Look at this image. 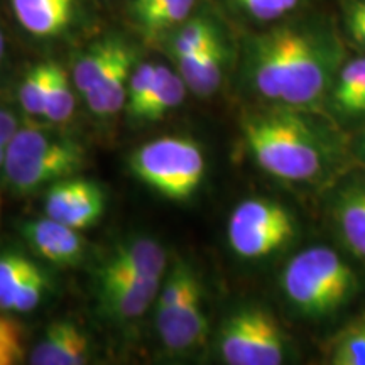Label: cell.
<instances>
[{"label": "cell", "mask_w": 365, "mask_h": 365, "mask_svg": "<svg viewBox=\"0 0 365 365\" xmlns=\"http://www.w3.org/2000/svg\"><path fill=\"white\" fill-rule=\"evenodd\" d=\"M244 135L255 163L274 178L308 182L325 175V140L303 117L296 115V108L254 113L244 122Z\"/></svg>", "instance_id": "cell-1"}, {"label": "cell", "mask_w": 365, "mask_h": 365, "mask_svg": "<svg viewBox=\"0 0 365 365\" xmlns=\"http://www.w3.org/2000/svg\"><path fill=\"white\" fill-rule=\"evenodd\" d=\"M282 291L301 314L325 318L340 312L355 294L357 276L336 250L314 245L287 262Z\"/></svg>", "instance_id": "cell-2"}, {"label": "cell", "mask_w": 365, "mask_h": 365, "mask_svg": "<svg viewBox=\"0 0 365 365\" xmlns=\"http://www.w3.org/2000/svg\"><path fill=\"white\" fill-rule=\"evenodd\" d=\"M85 164V150L75 140L24 127L6 145L4 175L17 193H33L65 180Z\"/></svg>", "instance_id": "cell-3"}, {"label": "cell", "mask_w": 365, "mask_h": 365, "mask_svg": "<svg viewBox=\"0 0 365 365\" xmlns=\"http://www.w3.org/2000/svg\"><path fill=\"white\" fill-rule=\"evenodd\" d=\"M339 48L309 31L287 26L284 80L279 103L309 108L322 102L335 83Z\"/></svg>", "instance_id": "cell-4"}, {"label": "cell", "mask_w": 365, "mask_h": 365, "mask_svg": "<svg viewBox=\"0 0 365 365\" xmlns=\"http://www.w3.org/2000/svg\"><path fill=\"white\" fill-rule=\"evenodd\" d=\"M132 173L164 198L186 200L202 185L205 158L185 137H161L140 145L130 158Z\"/></svg>", "instance_id": "cell-5"}, {"label": "cell", "mask_w": 365, "mask_h": 365, "mask_svg": "<svg viewBox=\"0 0 365 365\" xmlns=\"http://www.w3.org/2000/svg\"><path fill=\"white\" fill-rule=\"evenodd\" d=\"M294 235L293 215L272 200H245L237 205L228 220L230 247L244 259L267 257L289 244Z\"/></svg>", "instance_id": "cell-6"}, {"label": "cell", "mask_w": 365, "mask_h": 365, "mask_svg": "<svg viewBox=\"0 0 365 365\" xmlns=\"http://www.w3.org/2000/svg\"><path fill=\"white\" fill-rule=\"evenodd\" d=\"M218 346L230 365H279L287 349L276 318L255 307L239 309L223 323Z\"/></svg>", "instance_id": "cell-7"}, {"label": "cell", "mask_w": 365, "mask_h": 365, "mask_svg": "<svg viewBox=\"0 0 365 365\" xmlns=\"http://www.w3.org/2000/svg\"><path fill=\"white\" fill-rule=\"evenodd\" d=\"M158 331L173 352H185L205 339L208 330L198 277L166 286L158 296Z\"/></svg>", "instance_id": "cell-8"}, {"label": "cell", "mask_w": 365, "mask_h": 365, "mask_svg": "<svg viewBox=\"0 0 365 365\" xmlns=\"http://www.w3.org/2000/svg\"><path fill=\"white\" fill-rule=\"evenodd\" d=\"M46 215L76 230L95 225L103 215L105 196L97 182L65 178L53 182L44 202Z\"/></svg>", "instance_id": "cell-9"}, {"label": "cell", "mask_w": 365, "mask_h": 365, "mask_svg": "<svg viewBox=\"0 0 365 365\" xmlns=\"http://www.w3.org/2000/svg\"><path fill=\"white\" fill-rule=\"evenodd\" d=\"M161 291V279L127 276L118 272H100V303L117 318L132 319L148 312Z\"/></svg>", "instance_id": "cell-10"}, {"label": "cell", "mask_w": 365, "mask_h": 365, "mask_svg": "<svg viewBox=\"0 0 365 365\" xmlns=\"http://www.w3.org/2000/svg\"><path fill=\"white\" fill-rule=\"evenodd\" d=\"M24 237L29 245L46 261L58 266H75L85 252V242L76 228L54 218H39L27 222Z\"/></svg>", "instance_id": "cell-11"}, {"label": "cell", "mask_w": 365, "mask_h": 365, "mask_svg": "<svg viewBox=\"0 0 365 365\" xmlns=\"http://www.w3.org/2000/svg\"><path fill=\"white\" fill-rule=\"evenodd\" d=\"M88 339L68 322L53 323L31 354L34 365H81L88 362Z\"/></svg>", "instance_id": "cell-12"}, {"label": "cell", "mask_w": 365, "mask_h": 365, "mask_svg": "<svg viewBox=\"0 0 365 365\" xmlns=\"http://www.w3.org/2000/svg\"><path fill=\"white\" fill-rule=\"evenodd\" d=\"M11 4L19 24L38 38L65 33L75 14V0H11Z\"/></svg>", "instance_id": "cell-13"}, {"label": "cell", "mask_w": 365, "mask_h": 365, "mask_svg": "<svg viewBox=\"0 0 365 365\" xmlns=\"http://www.w3.org/2000/svg\"><path fill=\"white\" fill-rule=\"evenodd\" d=\"M166 267V254L158 242L149 239L132 240L115 249L102 271L118 272L144 279H161Z\"/></svg>", "instance_id": "cell-14"}, {"label": "cell", "mask_w": 365, "mask_h": 365, "mask_svg": "<svg viewBox=\"0 0 365 365\" xmlns=\"http://www.w3.org/2000/svg\"><path fill=\"white\" fill-rule=\"evenodd\" d=\"M333 218L344 244L365 261V181L340 191L333 205Z\"/></svg>", "instance_id": "cell-15"}, {"label": "cell", "mask_w": 365, "mask_h": 365, "mask_svg": "<svg viewBox=\"0 0 365 365\" xmlns=\"http://www.w3.org/2000/svg\"><path fill=\"white\" fill-rule=\"evenodd\" d=\"M132 65H134V54L130 49L122 54L113 63V66L105 73L102 80L95 83L83 95L86 105L93 113L102 117H108L117 113L125 107L127 90L132 76Z\"/></svg>", "instance_id": "cell-16"}, {"label": "cell", "mask_w": 365, "mask_h": 365, "mask_svg": "<svg viewBox=\"0 0 365 365\" xmlns=\"http://www.w3.org/2000/svg\"><path fill=\"white\" fill-rule=\"evenodd\" d=\"M180 76L186 86L196 95L208 97L215 93L223 78L225 66V46L222 39L208 46L203 51L176 58Z\"/></svg>", "instance_id": "cell-17"}, {"label": "cell", "mask_w": 365, "mask_h": 365, "mask_svg": "<svg viewBox=\"0 0 365 365\" xmlns=\"http://www.w3.org/2000/svg\"><path fill=\"white\" fill-rule=\"evenodd\" d=\"M186 93V83L181 76H178L166 66H159L156 71L154 85L150 88L148 98L140 108L137 118L143 120H158L171 112L173 108L180 107Z\"/></svg>", "instance_id": "cell-18"}, {"label": "cell", "mask_w": 365, "mask_h": 365, "mask_svg": "<svg viewBox=\"0 0 365 365\" xmlns=\"http://www.w3.org/2000/svg\"><path fill=\"white\" fill-rule=\"evenodd\" d=\"M127 46L122 44L120 41H103L91 48L88 53H85L83 56L78 59V63L75 65L73 70V81H75L76 88L81 93H86L91 86L98 83L105 76L113 63L127 51Z\"/></svg>", "instance_id": "cell-19"}, {"label": "cell", "mask_w": 365, "mask_h": 365, "mask_svg": "<svg viewBox=\"0 0 365 365\" xmlns=\"http://www.w3.org/2000/svg\"><path fill=\"white\" fill-rule=\"evenodd\" d=\"M328 355L333 365H365V313L333 336Z\"/></svg>", "instance_id": "cell-20"}, {"label": "cell", "mask_w": 365, "mask_h": 365, "mask_svg": "<svg viewBox=\"0 0 365 365\" xmlns=\"http://www.w3.org/2000/svg\"><path fill=\"white\" fill-rule=\"evenodd\" d=\"M73 110H75V97H73L66 73L61 66L49 63L43 117L54 124H63L70 120Z\"/></svg>", "instance_id": "cell-21"}, {"label": "cell", "mask_w": 365, "mask_h": 365, "mask_svg": "<svg viewBox=\"0 0 365 365\" xmlns=\"http://www.w3.org/2000/svg\"><path fill=\"white\" fill-rule=\"evenodd\" d=\"M365 90V58L346 63L331 88V103L335 110L349 117L350 108Z\"/></svg>", "instance_id": "cell-22"}, {"label": "cell", "mask_w": 365, "mask_h": 365, "mask_svg": "<svg viewBox=\"0 0 365 365\" xmlns=\"http://www.w3.org/2000/svg\"><path fill=\"white\" fill-rule=\"evenodd\" d=\"M34 269L36 264L24 255H0V308L12 312L16 296L19 294L21 287L24 286Z\"/></svg>", "instance_id": "cell-23"}, {"label": "cell", "mask_w": 365, "mask_h": 365, "mask_svg": "<svg viewBox=\"0 0 365 365\" xmlns=\"http://www.w3.org/2000/svg\"><path fill=\"white\" fill-rule=\"evenodd\" d=\"M220 39V34L213 27L212 22L205 19H193L181 27L173 43V54L175 58L188 56V54L203 51L208 46Z\"/></svg>", "instance_id": "cell-24"}, {"label": "cell", "mask_w": 365, "mask_h": 365, "mask_svg": "<svg viewBox=\"0 0 365 365\" xmlns=\"http://www.w3.org/2000/svg\"><path fill=\"white\" fill-rule=\"evenodd\" d=\"M193 6L195 0H168L153 16H149L148 19L139 22L140 31L148 38H158L164 31L185 22Z\"/></svg>", "instance_id": "cell-25"}, {"label": "cell", "mask_w": 365, "mask_h": 365, "mask_svg": "<svg viewBox=\"0 0 365 365\" xmlns=\"http://www.w3.org/2000/svg\"><path fill=\"white\" fill-rule=\"evenodd\" d=\"M49 63L34 66L26 75L19 88V100L22 108L31 115H44L46 83H48Z\"/></svg>", "instance_id": "cell-26"}, {"label": "cell", "mask_w": 365, "mask_h": 365, "mask_svg": "<svg viewBox=\"0 0 365 365\" xmlns=\"http://www.w3.org/2000/svg\"><path fill=\"white\" fill-rule=\"evenodd\" d=\"M158 65H153V63H143L132 71L130 81H129V90H127V113L130 117L137 118L139 115L140 108L148 98L150 88L154 85V78H156Z\"/></svg>", "instance_id": "cell-27"}, {"label": "cell", "mask_w": 365, "mask_h": 365, "mask_svg": "<svg viewBox=\"0 0 365 365\" xmlns=\"http://www.w3.org/2000/svg\"><path fill=\"white\" fill-rule=\"evenodd\" d=\"M46 289H48V277H46L43 269L36 266L31 276L27 277L24 286L21 287L19 294L16 296L12 312L26 313L34 309L41 303V299H43Z\"/></svg>", "instance_id": "cell-28"}, {"label": "cell", "mask_w": 365, "mask_h": 365, "mask_svg": "<svg viewBox=\"0 0 365 365\" xmlns=\"http://www.w3.org/2000/svg\"><path fill=\"white\" fill-rule=\"evenodd\" d=\"M234 2L254 19L274 21L293 11L299 0H234Z\"/></svg>", "instance_id": "cell-29"}, {"label": "cell", "mask_w": 365, "mask_h": 365, "mask_svg": "<svg viewBox=\"0 0 365 365\" xmlns=\"http://www.w3.org/2000/svg\"><path fill=\"white\" fill-rule=\"evenodd\" d=\"M22 355L21 330L14 322L0 317V365L14 364Z\"/></svg>", "instance_id": "cell-30"}, {"label": "cell", "mask_w": 365, "mask_h": 365, "mask_svg": "<svg viewBox=\"0 0 365 365\" xmlns=\"http://www.w3.org/2000/svg\"><path fill=\"white\" fill-rule=\"evenodd\" d=\"M166 2L168 0H134L130 7L132 17H134L137 24H139V22L148 19L149 16H153V14Z\"/></svg>", "instance_id": "cell-31"}, {"label": "cell", "mask_w": 365, "mask_h": 365, "mask_svg": "<svg viewBox=\"0 0 365 365\" xmlns=\"http://www.w3.org/2000/svg\"><path fill=\"white\" fill-rule=\"evenodd\" d=\"M17 129V120L11 112L0 110V145H7Z\"/></svg>", "instance_id": "cell-32"}, {"label": "cell", "mask_w": 365, "mask_h": 365, "mask_svg": "<svg viewBox=\"0 0 365 365\" xmlns=\"http://www.w3.org/2000/svg\"><path fill=\"white\" fill-rule=\"evenodd\" d=\"M345 26L349 34L352 36L355 43L365 48V21L360 19H345Z\"/></svg>", "instance_id": "cell-33"}, {"label": "cell", "mask_w": 365, "mask_h": 365, "mask_svg": "<svg viewBox=\"0 0 365 365\" xmlns=\"http://www.w3.org/2000/svg\"><path fill=\"white\" fill-rule=\"evenodd\" d=\"M345 19L365 21V0H354L345 7Z\"/></svg>", "instance_id": "cell-34"}, {"label": "cell", "mask_w": 365, "mask_h": 365, "mask_svg": "<svg viewBox=\"0 0 365 365\" xmlns=\"http://www.w3.org/2000/svg\"><path fill=\"white\" fill-rule=\"evenodd\" d=\"M357 115H365V90L360 97L355 100V103L350 108L349 117H357Z\"/></svg>", "instance_id": "cell-35"}, {"label": "cell", "mask_w": 365, "mask_h": 365, "mask_svg": "<svg viewBox=\"0 0 365 365\" xmlns=\"http://www.w3.org/2000/svg\"><path fill=\"white\" fill-rule=\"evenodd\" d=\"M4 49H6V44H4V36H2V31H0V61H2Z\"/></svg>", "instance_id": "cell-36"}, {"label": "cell", "mask_w": 365, "mask_h": 365, "mask_svg": "<svg viewBox=\"0 0 365 365\" xmlns=\"http://www.w3.org/2000/svg\"><path fill=\"white\" fill-rule=\"evenodd\" d=\"M4 158H6V145H0V166L4 164Z\"/></svg>", "instance_id": "cell-37"}, {"label": "cell", "mask_w": 365, "mask_h": 365, "mask_svg": "<svg viewBox=\"0 0 365 365\" xmlns=\"http://www.w3.org/2000/svg\"><path fill=\"white\" fill-rule=\"evenodd\" d=\"M362 144H364V148H365V135H364V140H362Z\"/></svg>", "instance_id": "cell-38"}]
</instances>
